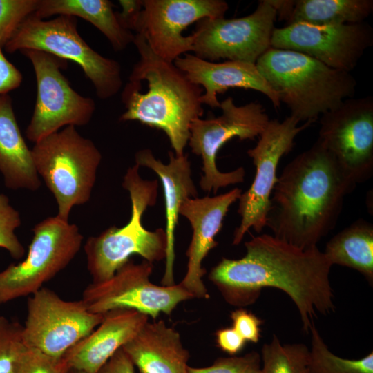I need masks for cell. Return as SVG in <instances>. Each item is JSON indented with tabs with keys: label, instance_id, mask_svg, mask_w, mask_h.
<instances>
[{
	"label": "cell",
	"instance_id": "obj_1",
	"mask_svg": "<svg viewBox=\"0 0 373 373\" xmlns=\"http://www.w3.org/2000/svg\"><path fill=\"white\" fill-rule=\"evenodd\" d=\"M245 246L242 258H223L208 276L228 304L246 307L262 289H278L296 305L306 333L318 314L334 312L332 265L317 246L302 249L267 233L253 236Z\"/></svg>",
	"mask_w": 373,
	"mask_h": 373
},
{
	"label": "cell",
	"instance_id": "obj_2",
	"mask_svg": "<svg viewBox=\"0 0 373 373\" xmlns=\"http://www.w3.org/2000/svg\"><path fill=\"white\" fill-rule=\"evenodd\" d=\"M356 185L316 140L278 177L267 227L274 236L296 247H316L335 227L345 197Z\"/></svg>",
	"mask_w": 373,
	"mask_h": 373
},
{
	"label": "cell",
	"instance_id": "obj_3",
	"mask_svg": "<svg viewBox=\"0 0 373 373\" xmlns=\"http://www.w3.org/2000/svg\"><path fill=\"white\" fill-rule=\"evenodd\" d=\"M140 55L122 93L126 111L120 121H138L165 133L176 156L184 155L190 125L204 113L201 86L192 83L173 62L162 59L136 34Z\"/></svg>",
	"mask_w": 373,
	"mask_h": 373
},
{
	"label": "cell",
	"instance_id": "obj_4",
	"mask_svg": "<svg viewBox=\"0 0 373 373\" xmlns=\"http://www.w3.org/2000/svg\"><path fill=\"white\" fill-rule=\"evenodd\" d=\"M256 65L290 115L300 122L316 121L356 91V81L350 73L296 51L270 48Z\"/></svg>",
	"mask_w": 373,
	"mask_h": 373
},
{
	"label": "cell",
	"instance_id": "obj_5",
	"mask_svg": "<svg viewBox=\"0 0 373 373\" xmlns=\"http://www.w3.org/2000/svg\"><path fill=\"white\" fill-rule=\"evenodd\" d=\"M139 166L129 168L124 177L123 187L131 202V215L122 227L112 226L97 236L89 237L84 249L87 268L93 283L111 278L133 254L153 263L166 258L167 240L162 228L149 231L142 224V216L149 207L154 205L158 182L142 179Z\"/></svg>",
	"mask_w": 373,
	"mask_h": 373
},
{
	"label": "cell",
	"instance_id": "obj_6",
	"mask_svg": "<svg viewBox=\"0 0 373 373\" xmlns=\"http://www.w3.org/2000/svg\"><path fill=\"white\" fill-rule=\"evenodd\" d=\"M34 166L57 204L58 218L68 222L72 208L90 198L102 155L74 126L51 133L31 149Z\"/></svg>",
	"mask_w": 373,
	"mask_h": 373
},
{
	"label": "cell",
	"instance_id": "obj_7",
	"mask_svg": "<svg viewBox=\"0 0 373 373\" xmlns=\"http://www.w3.org/2000/svg\"><path fill=\"white\" fill-rule=\"evenodd\" d=\"M77 28V19L73 16L58 15L44 20L32 14L3 47L9 53L37 50L72 60L82 68L99 99L115 96L122 86L119 63L94 50L79 35Z\"/></svg>",
	"mask_w": 373,
	"mask_h": 373
},
{
	"label": "cell",
	"instance_id": "obj_8",
	"mask_svg": "<svg viewBox=\"0 0 373 373\" xmlns=\"http://www.w3.org/2000/svg\"><path fill=\"white\" fill-rule=\"evenodd\" d=\"M25 259L0 271V305L32 296L75 258L83 236L75 224L57 216L47 218L32 229Z\"/></svg>",
	"mask_w": 373,
	"mask_h": 373
},
{
	"label": "cell",
	"instance_id": "obj_9",
	"mask_svg": "<svg viewBox=\"0 0 373 373\" xmlns=\"http://www.w3.org/2000/svg\"><path fill=\"white\" fill-rule=\"evenodd\" d=\"M219 108L222 110L221 115L198 118L191 122L188 142L192 153L202 158L201 189L215 193L220 188L242 182L245 175L243 167L229 172L220 171L216 166L218 151L233 137L240 140H254L270 119L258 102L237 106L233 97H228L220 102Z\"/></svg>",
	"mask_w": 373,
	"mask_h": 373
},
{
	"label": "cell",
	"instance_id": "obj_10",
	"mask_svg": "<svg viewBox=\"0 0 373 373\" xmlns=\"http://www.w3.org/2000/svg\"><path fill=\"white\" fill-rule=\"evenodd\" d=\"M32 63L37 82L33 114L27 138L35 143L64 126H85L95 110V101L76 92L61 73L67 61L37 50L19 51Z\"/></svg>",
	"mask_w": 373,
	"mask_h": 373
},
{
	"label": "cell",
	"instance_id": "obj_11",
	"mask_svg": "<svg viewBox=\"0 0 373 373\" xmlns=\"http://www.w3.org/2000/svg\"><path fill=\"white\" fill-rule=\"evenodd\" d=\"M314 122L309 120L298 126L300 121L291 115L281 122L269 119L256 146L247 151L256 166V174L250 187L238 199V213L241 220L234 231L233 245L240 244L251 228L260 233L267 227L279 162L294 149L296 135Z\"/></svg>",
	"mask_w": 373,
	"mask_h": 373
},
{
	"label": "cell",
	"instance_id": "obj_12",
	"mask_svg": "<svg viewBox=\"0 0 373 373\" xmlns=\"http://www.w3.org/2000/svg\"><path fill=\"white\" fill-rule=\"evenodd\" d=\"M153 263L128 260L109 279L92 283L83 291L88 309L104 314L117 309H128L156 318L161 313L171 315L182 302L193 298L179 283L160 286L150 280Z\"/></svg>",
	"mask_w": 373,
	"mask_h": 373
},
{
	"label": "cell",
	"instance_id": "obj_13",
	"mask_svg": "<svg viewBox=\"0 0 373 373\" xmlns=\"http://www.w3.org/2000/svg\"><path fill=\"white\" fill-rule=\"evenodd\" d=\"M104 314L90 312L82 300H65L42 287L30 296L23 335L29 349L55 359L93 332Z\"/></svg>",
	"mask_w": 373,
	"mask_h": 373
},
{
	"label": "cell",
	"instance_id": "obj_14",
	"mask_svg": "<svg viewBox=\"0 0 373 373\" xmlns=\"http://www.w3.org/2000/svg\"><path fill=\"white\" fill-rule=\"evenodd\" d=\"M356 184L373 174V98H348L321 115L317 140Z\"/></svg>",
	"mask_w": 373,
	"mask_h": 373
},
{
	"label": "cell",
	"instance_id": "obj_15",
	"mask_svg": "<svg viewBox=\"0 0 373 373\" xmlns=\"http://www.w3.org/2000/svg\"><path fill=\"white\" fill-rule=\"evenodd\" d=\"M276 12L268 0L258 2L256 10L239 18H204L196 23L194 55L214 61L220 59L256 64L271 48Z\"/></svg>",
	"mask_w": 373,
	"mask_h": 373
},
{
	"label": "cell",
	"instance_id": "obj_16",
	"mask_svg": "<svg viewBox=\"0 0 373 373\" xmlns=\"http://www.w3.org/2000/svg\"><path fill=\"white\" fill-rule=\"evenodd\" d=\"M142 3L131 31L142 35L151 50L169 62L193 51L194 35L182 34L189 26L204 18L224 17L229 9L223 0H142Z\"/></svg>",
	"mask_w": 373,
	"mask_h": 373
},
{
	"label": "cell",
	"instance_id": "obj_17",
	"mask_svg": "<svg viewBox=\"0 0 373 373\" xmlns=\"http://www.w3.org/2000/svg\"><path fill=\"white\" fill-rule=\"evenodd\" d=\"M372 45L373 29L365 21L325 26L296 23L275 28L271 39V48L300 52L347 73Z\"/></svg>",
	"mask_w": 373,
	"mask_h": 373
},
{
	"label": "cell",
	"instance_id": "obj_18",
	"mask_svg": "<svg viewBox=\"0 0 373 373\" xmlns=\"http://www.w3.org/2000/svg\"><path fill=\"white\" fill-rule=\"evenodd\" d=\"M242 193L234 188L219 195L191 198L182 204L180 215L185 217L192 227V238L186 255V272L179 283L193 298L209 297L202 278L206 269L202 264L209 251L218 245L216 236L222 229L229 207Z\"/></svg>",
	"mask_w": 373,
	"mask_h": 373
},
{
	"label": "cell",
	"instance_id": "obj_19",
	"mask_svg": "<svg viewBox=\"0 0 373 373\" xmlns=\"http://www.w3.org/2000/svg\"><path fill=\"white\" fill-rule=\"evenodd\" d=\"M173 64L189 80L204 88L200 98L202 105L219 108L218 94L231 88H241L260 92L275 108L280 106L278 95L262 76L256 64L232 60L215 63L191 53L177 58Z\"/></svg>",
	"mask_w": 373,
	"mask_h": 373
},
{
	"label": "cell",
	"instance_id": "obj_20",
	"mask_svg": "<svg viewBox=\"0 0 373 373\" xmlns=\"http://www.w3.org/2000/svg\"><path fill=\"white\" fill-rule=\"evenodd\" d=\"M134 309H117L104 314L101 323L62 357L69 369L97 373L119 349L132 340L149 321Z\"/></svg>",
	"mask_w": 373,
	"mask_h": 373
},
{
	"label": "cell",
	"instance_id": "obj_21",
	"mask_svg": "<svg viewBox=\"0 0 373 373\" xmlns=\"http://www.w3.org/2000/svg\"><path fill=\"white\" fill-rule=\"evenodd\" d=\"M169 160L164 164L153 155L150 149H145L135 153L136 164L147 167L160 178L164 192L166 227L164 229L167 248L165 258L164 274L162 284L170 286L175 284L173 265L175 260V231L178 224L180 208L184 202L195 198L198 191L191 178V164L187 155L176 156L168 153Z\"/></svg>",
	"mask_w": 373,
	"mask_h": 373
},
{
	"label": "cell",
	"instance_id": "obj_22",
	"mask_svg": "<svg viewBox=\"0 0 373 373\" xmlns=\"http://www.w3.org/2000/svg\"><path fill=\"white\" fill-rule=\"evenodd\" d=\"M122 349L140 373H188L189 352L163 321H148Z\"/></svg>",
	"mask_w": 373,
	"mask_h": 373
},
{
	"label": "cell",
	"instance_id": "obj_23",
	"mask_svg": "<svg viewBox=\"0 0 373 373\" xmlns=\"http://www.w3.org/2000/svg\"><path fill=\"white\" fill-rule=\"evenodd\" d=\"M0 173L5 186L12 190L36 191L41 185L8 93L0 95Z\"/></svg>",
	"mask_w": 373,
	"mask_h": 373
},
{
	"label": "cell",
	"instance_id": "obj_24",
	"mask_svg": "<svg viewBox=\"0 0 373 373\" xmlns=\"http://www.w3.org/2000/svg\"><path fill=\"white\" fill-rule=\"evenodd\" d=\"M276 18L286 26L341 25L364 22L373 11L372 0H268Z\"/></svg>",
	"mask_w": 373,
	"mask_h": 373
},
{
	"label": "cell",
	"instance_id": "obj_25",
	"mask_svg": "<svg viewBox=\"0 0 373 373\" xmlns=\"http://www.w3.org/2000/svg\"><path fill=\"white\" fill-rule=\"evenodd\" d=\"M113 7L108 0H39L34 14L41 19L55 15L82 18L96 27L115 51H121L133 43L135 35L123 26Z\"/></svg>",
	"mask_w": 373,
	"mask_h": 373
},
{
	"label": "cell",
	"instance_id": "obj_26",
	"mask_svg": "<svg viewBox=\"0 0 373 373\" xmlns=\"http://www.w3.org/2000/svg\"><path fill=\"white\" fill-rule=\"evenodd\" d=\"M323 252L332 266L338 265L355 269L372 285V224L357 220L333 236Z\"/></svg>",
	"mask_w": 373,
	"mask_h": 373
},
{
	"label": "cell",
	"instance_id": "obj_27",
	"mask_svg": "<svg viewBox=\"0 0 373 373\" xmlns=\"http://www.w3.org/2000/svg\"><path fill=\"white\" fill-rule=\"evenodd\" d=\"M312 346L309 354V373H373V352L354 360L332 353L324 342L315 324L310 327Z\"/></svg>",
	"mask_w": 373,
	"mask_h": 373
},
{
	"label": "cell",
	"instance_id": "obj_28",
	"mask_svg": "<svg viewBox=\"0 0 373 373\" xmlns=\"http://www.w3.org/2000/svg\"><path fill=\"white\" fill-rule=\"evenodd\" d=\"M309 349L303 343L281 344L278 336L261 350V373H309Z\"/></svg>",
	"mask_w": 373,
	"mask_h": 373
},
{
	"label": "cell",
	"instance_id": "obj_29",
	"mask_svg": "<svg viewBox=\"0 0 373 373\" xmlns=\"http://www.w3.org/2000/svg\"><path fill=\"white\" fill-rule=\"evenodd\" d=\"M29 350L23 325L0 316V373H16Z\"/></svg>",
	"mask_w": 373,
	"mask_h": 373
},
{
	"label": "cell",
	"instance_id": "obj_30",
	"mask_svg": "<svg viewBox=\"0 0 373 373\" xmlns=\"http://www.w3.org/2000/svg\"><path fill=\"white\" fill-rule=\"evenodd\" d=\"M21 223L19 213L10 204L9 198L0 193V247L7 250L15 259L21 258L25 254L15 234Z\"/></svg>",
	"mask_w": 373,
	"mask_h": 373
},
{
	"label": "cell",
	"instance_id": "obj_31",
	"mask_svg": "<svg viewBox=\"0 0 373 373\" xmlns=\"http://www.w3.org/2000/svg\"><path fill=\"white\" fill-rule=\"evenodd\" d=\"M39 0H0V46L3 47L21 23L37 8Z\"/></svg>",
	"mask_w": 373,
	"mask_h": 373
},
{
	"label": "cell",
	"instance_id": "obj_32",
	"mask_svg": "<svg viewBox=\"0 0 373 373\" xmlns=\"http://www.w3.org/2000/svg\"><path fill=\"white\" fill-rule=\"evenodd\" d=\"M188 373H261V356L252 351L241 356L220 357L208 367L189 366Z\"/></svg>",
	"mask_w": 373,
	"mask_h": 373
},
{
	"label": "cell",
	"instance_id": "obj_33",
	"mask_svg": "<svg viewBox=\"0 0 373 373\" xmlns=\"http://www.w3.org/2000/svg\"><path fill=\"white\" fill-rule=\"evenodd\" d=\"M69 368L63 359H55L30 349L16 373H67Z\"/></svg>",
	"mask_w": 373,
	"mask_h": 373
},
{
	"label": "cell",
	"instance_id": "obj_34",
	"mask_svg": "<svg viewBox=\"0 0 373 373\" xmlns=\"http://www.w3.org/2000/svg\"><path fill=\"white\" fill-rule=\"evenodd\" d=\"M230 318L232 327L246 341L258 343L260 338L262 321L242 307L233 311Z\"/></svg>",
	"mask_w": 373,
	"mask_h": 373
},
{
	"label": "cell",
	"instance_id": "obj_35",
	"mask_svg": "<svg viewBox=\"0 0 373 373\" xmlns=\"http://www.w3.org/2000/svg\"><path fill=\"white\" fill-rule=\"evenodd\" d=\"M1 48L0 46V95L18 88L22 81L21 73L6 59Z\"/></svg>",
	"mask_w": 373,
	"mask_h": 373
},
{
	"label": "cell",
	"instance_id": "obj_36",
	"mask_svg": "<svg viewBox=\"0 0 373 373\" xmlns=\"http://www.w3.org/2000/svg\"><path fill=\"white\" fill-rule=\"evenodd\" d=\"M216 340L218 347L230 355L241 352L247 343L232 327L218 329Z\"/></svg>",
	"mask_w": 373,
	"mask_h": 373
},
{
	"label": "cell",
	"instance_id": "obj_37",
	"mask_svg": "<svg viewBox=\"0 0 373 373\" xmlns=\"http://www.w3.org/2000/svg\"><path fill=\"white\" fill-rule=\"evenodd\" d=\"M97 373H135V365L128 354L121 348Z\"/></svg>",
	"mask_w": 373,
	"mask_h": 373
},
{
	"label": "cell",
	"instance_id": "obj_38",
	"mask_svg": "<svg viewBox=\"0 0 373 373\" xmlns=\"http://www.w3.org/2000/svg\"><path fill=\"white\" fill-rule=\"evenodd\" d=\"M122 11L117 12L123 26L131 31L132 25L142 9V0H120Z\"/></svg>",
	"mask_w": 373,
	"mask_h": 373
},
{
	"label": "cell",
	"instance_id": "obj_39",
	"mask_svg": "<svg viewBox=\"0 0 373 373\" xmlns=\"http://www.w3.org/2000/svg\"><path fill=\"white\" fill-rule=\"evenodd\" d=\"M67 373H82V372L75 370L69 369Z\"/></svg>",
	"mask_w": 373,
	"mask_h": 373
}]
</instances>
